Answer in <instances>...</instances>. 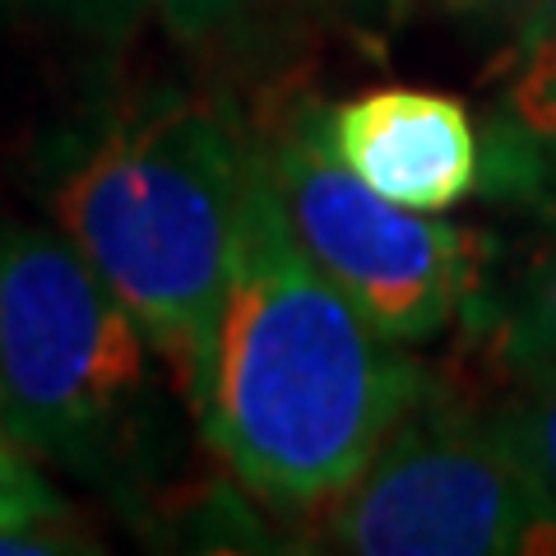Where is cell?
<instances>
[{
	"instance_id": "ba28073f",
	"label": "cell",
	"mask_w": 556,
	"mask_h": 556,
	"mask_svg": "<svg viewBox=\"0 0 556 556\" xmlns=\"http://www.w3.org/2000/svg\"><path fill=\"white\" fill-rule=\"evenodd\" d=\"M506 98L510 116L529 135L556 139V0H533L519 20Z\"/></svg>"
},
{
	"instance_id": "277c9868",
	"label": "cell",
	"mask_w": 556,
	"mask_h": 556,
	"mask_svg": "<svg viewBox=\"0 0 556 556\" xmlns=\"http://www.w3.org/2000/svg\"><path fill=\"white\" fill-rule=\"evenodd\" d=\"M329 538L362 556L556 552V510L492 417L417 404L353 486Z\"/></svg>"
},
{
	"instance_id": "7a4b0ae2",
	"label": "cell",
	"mask_w": 556,
	"mask_h": 556,
	"mask_svg": "<svg viewBox=\"0 0 556 556\" xmlns=\"http://www.w3.org/2000/svg\"><path fill=\"white\" fill-rule=\"evenodd\" d=\"M251 153L218 102L177 98L108 126L51 190L61 232L177 362L190 399L232 283Z\"/></svg>"
},
{
	"instance_id": "5b68a950",
	"label": "cell",
	"mask_w": 556,
	"mask_h": 556,
	"mask_svg": "<svg viewBox=\"0 0 556 556\" xmlns=\"http://www.w3.org/2000/svg\"><path fill=\"white\" fill-rule=\"evenodd\" d=\"M269 177L306 255L357 302L380 334L422 343L455 320L473 288L478 247L441 214L386 200L348 167L329 130L302 112L265 149Z\"/></svg>"
},
{
	"instance_id": "6da1fadb",
	"label": "cell",
	"mask_w": 556,
	"mask_h": 556,
	"mask_svg": "<svg viewBox=\"0 0 556 556\" xmlns=\"http://www.w3.org/2000/svg\"><path fill=\"white\" fill-rule=\"evenodd\" d=\"M404 343L306 255L265 153H251L232 283L195 408L251 492L316 506L353 486L427 399Z\"/></svg>"
},
{
	"instance_id": "4fadbf2b",
	"label": "cell",
	"mask_w": 556,
	"mask_h": 556,
	"mask_svg": "<svg viewBox=\"0 0 556 556\" xmlns=\"http://www.w3.org/2000/svg\"><path fill=\"white\" fill-rule=\"evenodd\" d=\"M441 5L464 14V20H492V24L510 20V24H519L529 14L533 0H441Z\"/></svg>"
},
{
	"instance_id": "52a82bcc",
	"label": "cell",
	"mask_w": 556,
	"mask_h": 556,
	"mask_svg": "<svg viewBox=\"0 0 556 556\" xmlns=\"http://www.w3.org/2000/svg\"><path fill=\"white\" fill-rule=\"evenodd\" d=\"M496 357L519 380L556 376V237L525 269L515 298L501 311Z\"/></svg>"
},
{
	"instance_id": "30bf717a",
	"label": "cell",
	"mask_w": 556,
	"mask_h": 556,
	"mask_svg": "<svg viewBox=\"0 0 556 556\" xmlns=\"http://www.w3.org/2000/svg\"><path fill=\"white\" fill-rule=\"evenodd\" d=\"M56 510H61L56 492H51L47 478L33 468L20 431L0 413V525H42V519H51Z\"/></svg>"
},
{
	"instance_id": "8fae6325",
	"label": "cell",
	"mask_w": 556,
	"mask_h": 556,
	"mask_svg": "<svg viewBox=\"0 0 556 556\" xmlns=\"http://www.w3.org/2000/svg\"><path fill=\"white\" fill-rule=\"evenodd\" d=\"M153 10H159V20L181 33V38H200L214 24H223L228 14H237L247 0H149Z\"/></svg>"
},
{
	"instance_id": "3957f363",
	"label": "cell",
	"mask_w": 556,
	"mask_h": 556,
	"mask_svg": "<svg viewBox=\"0 0 556 556\" xmlns=\"http://www.w3.org/2000/svg\"><path fill=\"white\" fill-rule=\"evenodd\" d=\"M149 390V334L65 232L0 228V413L28 450L89 464Z\"/></svg>"
},
{
	"instance_id": "9c48e42d",
	"label": "cell",
	"mask_w": 556,
	"mask_h": 556,
	"mask_svg": "<svg viewBox=\"0 0 556 556\" xmlns=\"http://www.w3.org/2000/svg\"><path fill=\"white\" fill-rule=\"evenodd\" d=\"M492 422L501 427V437L510 441L515 455L525 459L533 482L543 486V496L556 510V376L519 380V394Z\"/></svg>"
},
{
	"instance_id": "7c38bea8",
	"label": "cell",
	"mask_w": 556,
	"mask_h": 556,
	"mask_svg": "<svg viewBox=\"0 0 556 556\" xmlns=\"http://www.w3.org/2000/svg\"><path fill=\"white\" fill-rule=\"evenodd\" d=\"M38 552H70L61 538L38 533V525H0V556H38Z\"/></svg>"
},
{
	"instance_id": "8992f818",
	"label": "cell",
	"mask_w": 556,
	"mask_h": 556,
	"mask_svg": "<svg viewBox=\"0 0 556 556\" xmlns=\"http://www.w3.org/2000/svg\"><path fill=\"white\" fill-rule=\"evenodd\" d=\"M329 144L386 200L450 214L478 190L482 149L459 98L431 89H367L325 116Z\"/></svg>"
}]
</instances>
